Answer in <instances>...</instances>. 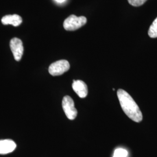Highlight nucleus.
<instances>
[{
    "label": "nucleus",
    "mask_w": 157,
    "mask_h": 157,
    "mask_svg": "<svg viewBox=\"0 0 157 157\" xmlns=\"http://www.w3.org/2000/svg\"><path fill=\"white\" fill-rule=\"evenodd\" d=\"M117 95L121 106L125 114L136 122H140L143 120V115L133 98L123 89H119Z\"/></svg>",
    "instance_id": "f257e3e1"
},
{
    "label": "nucleus",
    "mask_w": 157,
    "mask_h": 157,
    "mask_svg": "<svg viewBox=\"0 0 157 157\" xmlns=\"http://www.w3.org/2000/svg\"><path fill=\"white\" fill-rule=\"evenodd\" d=\"M87 23L84 17H76L72 15L67 17L63 22V28L67 31H74L82 28Z\"/></svg>",
    "instance_id": "f03ea898"
},
{
    "label": "nucleus",
    "mask_w": 157,
    "mask_h": 157,
    "mask_svg": "<svg viewBox=\"0 0 157 157\" xmlns=\"http://www.w3.org/2000/svg\"><path fill=\"white\" fill-rule=\"evenodd\" d=\"M62 108L67 118L70 120H73L76 118L78 111L75 107V103L72 98L68 96H65L62 100Z\"/></svg>",
    "instance_id": "7ed1b4c3"
},
{
    "label": "nucleus",
    "mask_w": 157,
    "mask_h": 157,
    "mask_svg": "<svg viewBox=\"0 0 157 157\" xmlns=\"http://www.w3.org/2000/svg\"><path fill=\"white\" fill-rule=\"evenodd\" d=\"M70 68V64L67 60H59L51 64L48 72L53 76H59L65 73Z\"/></svg>",
    "instance_id": "20e7f679"
},
{
    "label": "nucleus",
    "mask_w": 157,
    "mask_h": 157,
    "mask_svg": "<svg viewBox=\"0 0 157 157\" xmlns=\"http://www.w3.org/2000/svg\"><path fill=\"white\" fill-rule=\"evenodd\" d=\"M10 48L13 56L17 61H19L23 54V46L21 40L15 37L10 41Z\"/></svg>",
    "instance_id": "39448f33"
},
{
    "label": "nucleus",
    "mask_w": 157,
    "mask_h": 157,
    "mask_svg": "<svg viewBox=\"0 0 157 157\" xmlns=\"http://www.w3.org/2000/svg\"><path fill=\"white\" fill-rule=\"evenodd\" d=\"M72 88L74 91L80 98H85L88 94V88L83 81L80 80H73Z\"/></svg>",
    "instance_id": "423d86ee"
},
{
    "label": "nucleus",
    "mask_w": 157,
    "mask_h": 157,
    "mask_svg": "<svg viewBox=\"0 0 157 157\" xmlns=\"http://www.w3.org/2000/svg\"><path fill=\"white\" fill-rule=\"evenodd\" d=\"M17 147L16 143L12 140H0V154H6L13 151Z\"/></svg>",
    "instance_id": "0eeeda50"
},
{
    "label": "nucleus",
    "mask_w": 157,
    "mask_h": 157,
    "mask_svg": "<svg viewBox=\"0 0 157 157\" xmlns=\"http://www.w3.org/2000/svg\"><path fill=\"white\" fill-rule=\"evenodd\" d=\"M1 22L2 24L6 25H12L13 26H18L22 22V19L18 15H9L3 17L1 19Z\"/></svg>",
    "instance_id": "6e6552de"
},
{
    "label": "nucleus",
    "mask_w": 157,
    "mask_h": 157,
    "mask_svg": "<svg viewBox=\"0 0 157 157\" xmlns=\"http://www.w3.org/2000/svg\"><path fill=\"white\" fill-rule=\"evenodd\" d=\"M148 34L151 38H157V17L150 26Z\"/></svg>",
    "instance_id": "1a4fd4ad"
},
{
    "label": "nucleus",
    "mask_w": 157,
    "mask_h": 157,
    "mask_svg": "<svg viewBox=\"0 0 157 157\" xmlns=\"http://www.w3.org/2000/svg\"><path fill=\"white\" fill-rule=\"evenodd\" d=\"M128 152L127 150L124 148H119L114 152L113 157H128Z\"/></svg>",
    "instance_id": "9d476101"
},
{
    "label": "nucleus",
    "mask_w": 157,
    "mask_h": 157,
    "mask_svg": "<svg viewBox=\"0 0 157 157\" xmlns=\"http://www.w3.org/2000/svg\"><path fill=\"white\" fill-rule=\"evenodd\" d=\"M129 4L134 6H139L143 5L147 0H128Z\"/></svg>",
    "instance_id": "9b49d317"
},
{
    "label": "nucleus",
    "mask_w": 157,
    "mask_h": 157,
    "mask_svg": "<svg viewBox=\"0 0 157 157\" xmlns=\"http://www.w3.org/2000/svg\"><path fill=\"white\" fill-rule=\"evenodd\" d=\"M56 2H58V3H62L63 2H65L66 0H55Z\"/></svg>",
    "instance_id": "f8f14e48"
}]
</instances>
